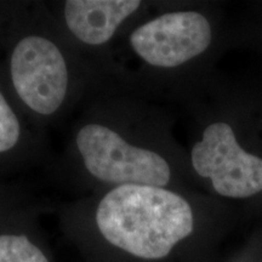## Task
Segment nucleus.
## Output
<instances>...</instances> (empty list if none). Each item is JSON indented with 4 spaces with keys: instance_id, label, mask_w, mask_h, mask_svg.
Masks as SVG:
<instances>
[{
    "instance_id": "obj_1",
    "label": "nucleus",
    "mask_w": 262,
    "mask_h": 262,
    "mask_svg": "<svg viewBox=\"0 0 262 262\" xmlns=\"http://www.w3.org/2000/svg\"><path fill=\"white\" fill-rule=\"evenodd\" d=\"M94 226L101 241L123 256L156 261L192 234L194 216L182 195L165 187L124 185L101 196Z\"/></svg>"
},
{
    "instance_id": "obj_2",
    "label": "nucleus",
    "mask_w": 262,
    "mask_h": 262,
    "mask_svg": "<svg viewBox=\"0 0 262 262\" xmlns=\"http://www.w3.org/2000/svg\"><path fill=\"white\" fill-rule=\"evenodd\" d=\"M75 149L91 178L112 185L165 187L171 168L155 150L134 145L113 127L86 123L75 134Z\"/></svg>"
},
{
    "instance_id": "obj_3",
    "label": "nucleus",
    "mask_w": 262,
    "mask_h": 262,
    "mask_svg": "<svg viewBox=\"0 0 262 262\" xmlns=\"http://www.w3.org/2000/svg\"><path fill=\"white\" fill-rule=\"evenodd\" d=\"M10 74L18 98L37 116L51 117L64 106L70 67L63 51L48 35L33 33L16 42Z\"/></svg>"
},
{
    "instance_id": "obj_4",
    "label": "nucleus",
    "mask_w": 262,
    "mask_h": 262,
    "mask_svg": "<svg viewBox=\"0 0 262 262\" xmlns=\"http://www.w3.org/2000/svg\"><path fill=\"white\" fill-rule=\"evenodd\" d=\"M192 166L203 179H210L219 194L248 198L262 191V159L245 152L227 123L205 127L191 150Z\"/></svg>"
},
{
    "instance_id": "obj_5",
    "label": "nucleus",
    "mask_w": 262,
    "mask_h": 262,
    "mask_svg": "<svg viewBox=\"0 0 262 262\" xmlns=\"http://www.w3.org/2000/svg\"><path fill=\"white\" fill-rule=\"evenodd\" d=\"M210 22L195 11L169 12L137 26L129 45L137 57L158 68H175L210 47Z\"/></svg>"
},
{
    "instance_id": "obj_6",
    "label": "nucleus",
    "mask_w": 262,
    "mask_h": 262,
    "mask_svg": "<svg viewBox=\"0 0 262 262\" xmlns=\"http://www.w3.org/2000/svg\"><path fill=\"white\" fill-rule=\"evenodd\" d=\"M141 6L140 0H67L62 15L68 32L78 41L102 47Z\"/></svg>"
},
{
    "instance_id": "obj_7",
    "label": "nucleus",
    "mask_w": 262,
    "mask_h": 262,
    "mask_svg": "<svg viewBox=\"0 0 262 262\" xmlns=\"http://www.w3.org/2000/svg\"><path fill=\"white\" fill-rule=\"evenodd\" d=\"M0 262H50L40 247L25 234L0 235Z\"/></svg>"
},
{
    "instance_id": "obj_8",
    "label": "nucleus",
    "mask_w": 262,
    "mask_h": 262,
    "mask_svg": "<svg viewBox=\"0 0 262 262\" xmlns=\"http://www.w3.org/2000/svg\"><path fill=\"white\" fill-rule=\"evenodd\" d=\"M21 123L0 91V153L15 148L21 139Z\"/></svg>"
}]
</instances>
